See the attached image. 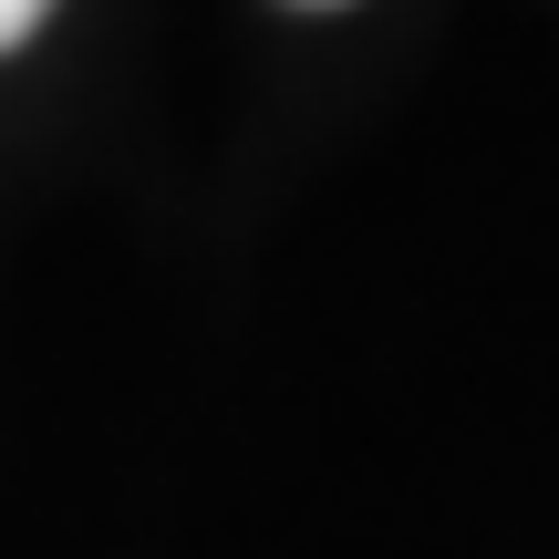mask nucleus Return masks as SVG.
<instances>
[{
  "label": "nucleus",
  "mask_w": 559,
  "mask_h": 559,
  "mask_svg": "<svg viewBox=\"0 0 559 559\" xmlns=\"http://www.w3.org/2000/svg\"><path fill=\"white\" fill-rule=\"evenodd\" d=\"M41 11H52V0H0V52H11V41H32Z\"/></svg>",
  "instance_id": "nucleus-1"
},
{
  "label": "nucleus",
  "mask_w": 559,
  "mask_h": 559,
  "mask_svg": "<svg viewBox=\"0 0 559 559\" xmlns=\"http://www.w3.org/2000/svg\"><path fill=\"white\" fill-rule=\"evenodd\" d=\"M290 11H342V0H290Z\"/></svg>",
  "instance_id": "nucleus-2"
}]
</instances>
